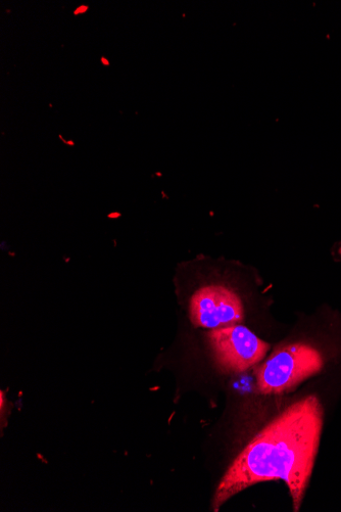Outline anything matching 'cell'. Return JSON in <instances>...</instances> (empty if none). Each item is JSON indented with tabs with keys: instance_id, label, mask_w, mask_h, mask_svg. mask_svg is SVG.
Here are the masks:
<instances>
[{
	"instance_id": "6da1fadb",
	"label": "cell",
	"mask_w": 341,
	"mask_h": 512,
	"mask_svg": "<svg viewBox=\"0 0 341 512\" xmlns=\"http://www.w3.org/2000/svg\"><path fill=\"white\" fill-rule=\"evenodd\" d=\"M324 410L315 395L289 405L234 459L213 499V510L256 484L283 481L300 511L319 451Z\"/></svg>"
},
{
	"instance_id": "7a4b0ae2",
	"label": "cell",
	"mask_w": 341,
	"mask_h": 512,
	"mask_svg": "<svg viewBox=\"0 0 341 512\" xmlns=\"http://www.w3.org/2000/svg\"><path fill=\"white\" fill-rule=\"evenodd\" d=\"M325 363L323 352L311 343L296 342L285 345L257 368V390L263 395L290 392L319 375Z\"/></svg>"
},
{
	"instance_id": "3957f363",
	"label": "cell",
	"mask_w": 341,
	"mask_h": 512,
	"mask_svg": "<svg viewBox=\"0 0 341 512\" xmlns=\"http://www.w3.org/2000/svg\"><path fill=\"white\" fill-rule=\"evenodd\" d=\"M208 340L218 366L229 374H240L259 364L270 345L241 324L211 330Z\"/></svg>"
},
{
	"instance_id": "277c9868",
	"label": "cell",
	"mask_w": 341,
	"mask_h": 512,
	"mask_svg": "<svg viewBox=\"0 0 341 512\" xmlns=\"http://www.w3.org/2000/svg\"><path fill=\"white\" fill-rule=\"evenodd\" d=\"M189 316L194 327L216 330L239 324L245 319V307L231 289L212 285L193 294Z\"/></svg>"
},
{
	"instance_id": "5b68a950",
	"label": "cell",
	"mask_w": 341,
	"mask_h": 512,
	"mask_svg": "<svg viewBox=\"0 0 341 512\" xmlns=\"http://www.w3.org/2000/svg\"><path fill=\"white\" fill-rule=\"evenodd\" d=\"M337 254H338L339 258L341 259V245L337 249Z\"/></svg>"
}]
</instances>
